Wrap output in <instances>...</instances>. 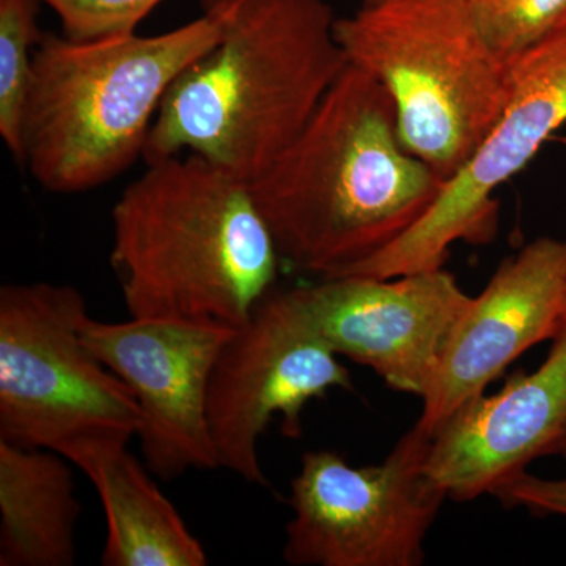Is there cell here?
Returning <instances> with one entry per match:
<instances>
[{
  "instance_id": "cell-1",
  "label": "cell",
  "mask_w": 566,
  "mask_h": 566,
  "mask_svg": "<svg viewBox=\"0 0 566 566\" xmlns=\"http://www.w3.org/2000/svg\"><path fill=\"white\" fill-rule=\"evenodd\" d=\"M446 182L401 144L381 84L348 63L251 189L281 260L326 279L400 240Z\"/></svg>"
},
{
  "instance_id": "cell-2",
  "label": "cell",
  "mask_w": 566,
  "mask_h": 566,
  "mask_svg": "<svg viewBox=\"0 0 566 566\" xmlns=\"http://www.w3.org/2000/svg\"><path fill=\"white\" fill-rule=\"evenodd\" d=\"M221 40L164 96L145 164L197 155L252 185L300 136L348 65L326 0H216Z\"/></svg>"
},
{
  "instance_id": "cell-3",
  "label": "cell",
  "mask_w": 566,
  "mask_h": 566,
  "mask_svg": "<svg viewBox=\"0 0 566 566\" xmlns=\"http://www.w3.org/2000/svg\"><path fill=\"white\" fill-rule=\"evenodd\" d=\"M111 266L132 318L237 329L277 279L251 185L197 155L148 163L112 210Z\"/></svg>"
},
{
  "instance_id": "cell-4",
  "label": "cell",
  "mask_w": 566,
  "mask_h": 566,
  "mask_svg": "<svg viewBox=\"0 0 566 566\" xmlns=\"http://www.w3.org/2000/svg\"><path fill=\"white\" fill-rule=\"evenodd\" d=\"M216 0L159 35L73 40L43 33L24 114L22 166L54 193L92 191L137 159L172 82L221 40Z\"/></svg>"
},
{
  "instance_id": "cell-5",
  "label": "cell",
  "mask_w": 566,
  "mask_h": 566,
  "mask_svg": "<svg viewBox=\"0 0 566 566\" xmlns=\"http://www.w3.org/2000/svg\"><path fill=\"white\" fill-rule=\"evenodd\" d=\"M349 65L392 99L406 150L450 180L472 158L510 96V65L464 0H376L337 18Z\"/></svg>"
},
{
  "instance_id": "cell-6",
  "label": "cell",
  "mask_w": 566,
  "mask_h": 566,
  "mask_svg": "<svg viewBox=\"0 0 566 566\" xmlns=\"http://www.w3.org/2000/svg\"><path fill=\"white\" fill-rule=\"evenodd\" d=\"M87 315L71 285L0 289V441L76 465L139 433L136 397L82 338Z\"/></svg>"
},
{
  "instance_id": "cell-7",
  "label": "cell",
  "mask_w": 566,
  "mask_h": 566,
  "mask_svg": "<svg viewBox=\"0 0 566 566\" xmlns=\"http://www.w3.org/2000/svg\"><path fill=\"white\" fill-rule=\"evenodd\" d=\"M417 424L381 464L353 468L331 450L303 457L292 482L283 558L294 566H419L447 494L424 471Z\"/></svg>"
},
{
  "instance_id": "cell-8",
  "label": "cell",
  "mask_w": 566,
  "mask_h": 566,
  "mask_svg": "<svg viewBox=\"0 0 566 566\" xmlns=\"http://www.w3.org/2000/svg\"><path fill=\"white\" fill-rule=\"evenodd\" d=\"M338 354L319 333L300 286L264 294L223 345L208 389V424L219 468L266 485L259 441L275 416L301 438L303 412L333 389H353Z\"/></svg>"
},
{
  "instance_id": "cell-9",
  "label": "cell",
  "mask_w": 566,
  "mask_h": 566,
  "mask_svg": "<svg viewBox=\"0 0 566 566\" xmlns=\"http://www.w3.org/2000/svg\"><path fill=\"white\" fill-rule=\"evenodd\" d=\"M566 123V28L510 63V96L472 158L412 229L342 275L390 279L439 270L453 244H488L497 232L494 192L520 174Z\"/></svg>"
},
{
  "instance_id": "cell-10",
  "label": "cell",
  "mask_w": 566,
  "mask_h": 566,
  "mask_svg": "<svg viewBox=\"0 0 566 566\" xmlns=\"http://www.w3.org/2000/svg\"><path fill=\"white\" fill-rule=\"evenodd\" d=\"M233 331L163 318L103 323L87 315L82 322L85 344L140 406L142 455L159 479L219 468L208 424V389Z\"/></svg>"
},
{
  "instance_id": "cell-11",
  "label": "cell",
  "mask_w": 566,
  "mask_h": 566,
  "mask_svg": "<svg viewBox=\"0 0 566 566\" xmlns=\"http://www.w3.org/2000/svg\"><path fill=\"white\" fill-rule=\"evenodd\" d=\"M300 289L338 356L374 368L387 386L420 398L472 301L446 268L390 279L340 275Z\"/></svg>"
},
{
  "instance_id": "cell-12",
  "label": "cell",
  "mask_w": 566,
  "mask_h": 566,
  "mask_svg": "<svg viewBox=\"0 0 566 566\" xmlns=\"http://www.w3.org/2000/svg\"><path fill=\"white\" fill-rule=\"evenodd\" d=\"M565 304L566 238H538L504 260L458 323L417 427L433 438L521 354L551 342Z\"/></svg>"
},
{
  "instance_id": "cell-13",
  "label": "cell",
  "mask_w": 566,
  "mask_h": 566,
  "mask_svg": "<svg viewBox=\"0 0 566 566\" xmlns=\"http://www.w3.org/2000/svg\"><path fill=\"white\" fill-rule=\"evenodd\" d=\"M566 449V304L546 359L517 371L494 395L455 412L428 446L424 471L447 497L491 494L535 460Z\"/></svg>"
},
{
  "instance_id": "cell-14",
  "label": "cell",
  "mask_w": 566,
  "mask_h": 566,
  "mask_svg": "<svg viewBox=\"0 0 566 566\" xmlns=\"http://www.w3.org/2000/svg\"><path fill=\"white\" fill-rule=\"evenodd\" d=\"M76 465L91 479L106 515L104 566L208 564L202 543L128 446L99 450Z\"/></svg>"
},
{
  "instance_id": "cell-15",
  "label": "cell",
  "mask_w": 566,
  "mask_h": 566,
  "mask_svg": "<svg viewBox=\"0 0 566 566\" xmlns=\"http://www.w3.org/2000/svg\"><path fill=\"white\" fill-rule=\"evenodd\" d=\"M66 458L0 441V566H73L82 505Z\"/></svg>"
},
{
  "instance_id": "cell-16",
  "label": "cell",
  "mask_w": 566,
  "mask_h": 566,
  "mask_svg": "<svg viewBox=\"0 0 566 566\" xmlns=\"http://www.w3.org/2000/svg\"><path fill=\"white\" fill-rule=\"evenodd\" d=\"M41 3V0H0V136L21 166L33 61L43 36L39 31Z\"/></svg>"
},
{
  "instance_id": "cell-17",
  "label": "cell",
  "mask_w": 566,
  "mask_h": 566,
  "mask_svg": "<svg viewBox=\"0 0 566 566\" xmlns=\"http://www.w3.org/2000/svg\"><path fill=\"white\" fill-rule=\"evenodd\" d=\"M476 28L505 63L566 28V0H464Z\"/></svg>"
},
{
  "instance_id": "cell-18",
  "label": "cell",
  "mask_w": 566,
  "mask_h": 566,
  "mask_svg": "<svg viewBox=\"0 0 566 566\" xmlns=\"http://www.w3.org/2000/svg\"><path fill=\"white\" fill-rule=\"evenodd\" d=\"M61 21L63 35L73 40L128 35L164 0H41Z\"/></svg>"
},
{
  "instance_id": "cell-19",
  "label": "cell",
  "mask_w": 566,
  "mask_h": 566,
  "mask_svg": "<svg viewBox=\"0 0 566 566\" xmlns=\"http://www.w3.org/2000/svg\"><path fill=\"white\" fill-rule=\"evenodd\" d=\"M560 457L566 461V449ZM491 495L505 509H526L535 516L566 517V476L546 480L524 471L504 480Z\"/></svg>"
},
{
  "instance_id": "cell-20",
  "label": "cell",
  "mask_w": 566,
  "mask_h": 566,
  "mask_svg": "<svg viewBox=\"0 0 566 566\" xmlns=\"http://www.w3.org/2000/svg\"><path fill=\"white\" fill-rule=\"evenodd\" d=\"M556 140L562 142V144L566 145V137H556Z\"/></svg>"
},
{
  "instance_id": "cell-21",
  "label": "cell",
  "mask_w": 566,
  "mask_h": 566,
  "mask_svg": "<svg viewBox=\"0 0 566 566\" xmlns=\"http://www.w3.org/2000/svg\"><path fill=\"white\" fill-rule=\"evenodd\" d=\"M374 2H376V0H364L363 3H374Z\"/></svg>"
}]
</instances>
